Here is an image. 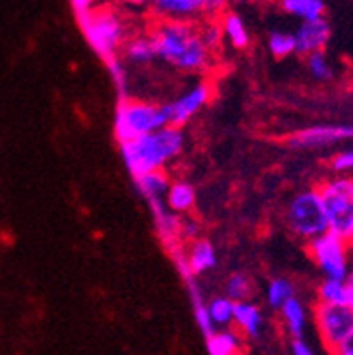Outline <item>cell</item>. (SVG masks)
<instances>
[{
  "instance_id": "obj_29",
  "label": "cell",
  "mask_w": 353,
  "mask_h": 355,
  "mask_svg": "<svg viewBox=\"0 0 353 355\" xmlns=\"http://www.w3.org/2000/svg\"><path fill=\"white\" fill-rule=\"evenodd\" d=\"M106 69H108L110 78H112L113 85L117 87V92L121 94L122 99L129 98L128 92V69H126V64L121 57H113V59L106 60Z\"/></svg>"
},
{
  "instance_id": "obj_26",
  "label": "cell",
  "mask_w": 353,
  "mask_h": 355,
  "mask_svg": "<svg viewBox=\"0 0 353 355\" xmlns=\"http://www.w3.org/2000/svg\"><path fill=\"white\" fill-rule=\"evenodd\" d=\"M209 316L216 329H226L233 324V311H235V302L230 301L226 295L212 297L207 302Z\"/></svg>"
},
{
  "instance_id": "obj_16",
  "label": "cell",
  "mask_w": 353,
  "mask_h": 355,
  "mask_svg": "<svg viewBox=\"0 0 353 355\" xmlns=\"http://www.w3.org/2000/svg\"><path fill=\"white\" fill-rule=\"evenodd\" d=\"M164 202L171 212L186 216L193 211L194 203H196V189L193 188V184L186 182V180H171Z\"/></svg>"
},
{
  "instance_id": "obj_14",
  "label": "cell",
  "mask_w": 353,
  "mask_h": 355,
  "mask_svg": "<svg viewBox=\"0 0 353 355\" xmlns=\"http://www.w3.org/2000/svg\"><path fill=\"white\" fill-rule=\"evenodd\" d=\"M264 313L257 304L251 301L235 302V311H233V324L235 331L249 340L260 338L264 331Z\"/></svg>"
},
{
  "instance_id": "obj_24",
  "label": "cell",
  "mask_w": 353,
  "mask_h": 355,
  "mask_svg": "<svg viewBox=\"0 0 353 355\" xmlns=\"http://www.w3.org/2000/svg\"><path fill=\"white\" fill-rule=\"evenodd\" d=\"M291 297H295V285L288 277H274L265 288V301L268 308L279 311Z\"/></svg>"
},
{
  "instance_id": "obj_20",
  "label": "cell",
  "mask_w": 353,
  "mask_h": 355,
  "mask_svg": "<svg viewBox=\"0 0 353 355\" xmlns=\"http://www.w3.org/2000/svg\"><path fill=\"white\" fill-rule=\"evenodd\" d=\"M184 283H186L187 292H189V301H191V308H193L194 322H196V325H198L203 338H209V336L216 331V327H214L212 320H210L209 309H207V301L202 293V288H200V285L196 283V277L187 279V282Z\"/></svg>"
},
{
  "instance_id": "obj_11",
  "label": "cell",
  "mask_w": 353,
  "mask_h": 355,
  "mask_svg": "<svg viewBox=\"0 0 353 355\" xmlns=\"http://www.w3.org/2000/svg\"><path fill=\"white\" fill-rule=\"evenodd\" d=\"M157 21H186L194 24L207 16V0H155L150 4Z\"/></svg>"
},
{
  "instance_id": "obj_2",
  "label": "cell",
  "mask_w": 353,
  "mask_h": 355,
  "mask_svg": "<svg viewBox=\"0 0 353 355\" xmlns=\"http://www.w3.org/2000/svg\"><path fill=\"white\" fill-rule=\"evenodd\" d=\"M186 138L180 128L164 125L154 133L121 145V157L131 177L150 172H164L182 154Z\"/></svg>"
},
{
  "instance_id": "obj_1",
  "label": "cell",
  "mask_w": 353,
  "mask_h": 355,
  "mask_svg": "<svg viewBox=\"0 0 353 355\" xmlns=\"http://www.w3.org/2000/svg\"><path fill=\"white\" fill-rule=\"evenodd\" d=\"M157 59L184 73H203L212 64V51L203 44L198 25L157 21L150 32Z\"/></svg>"
},
{
  "instance_id": "obj_31",
  "label": "cell",
  "mask_w": 353,
  "mask_h": 355,
  "mask_svg": "<svg viewBox=\"0 0 353 355\" xmlns=\"http://www.w3.org/2000/svg\"><path fill=\"white\" fill-rule=\"evenodd\" d=\"M200 35H202V41L210 51H214L216 48L221 44L223 41V32L221 25L216 24V21H203L202 25H198Z\"/></svg>"
},
{
  "instance_id": "obj_30",
  "label": "cell",
  "mask_w": 353,
  "mask_h": 355,
  "mask_svg": "<svg viewBox=\"0 0 353 355\" xmlns=\"http://www.w3.org/2000/svg\"><path fill=\"white\" fill-rule=\"evenodd\" d=\"M307 69L320 82H327L334 76V67L330 64L329 57L325 51H318V53L307 55Z\"/></svg>"
},
{
  "instance_id": "obj_33",
  "label": "cell",
  "mask_w": 353,
  "mask_h": 355,
  "mask_svg": "<svg viewBox=\"0 0 353 355\" xmlns=\"http://www.w3.org/2000/svg\"><path fill=\"white\" fill-rule=\"evenodd\" d=\"M200 237V225L191 218H182L180 221V241L194 242Z\"/></svg>"
},
{
  "instance_id": "obj_12",
  "label": "cell",
  "mask_w": 353,
  "mask_h": 355,
  "mask_svg": "<svg viewBox=\"0 0 353 355\" xmlns=\"http://www.w3.org/2000/svg\"><path fill=\"white\" fill-rule=\"evenodd\" d=\"M147 203L148 209H150L152 219H154L155 232L160 235L164 250L171 253V251L182 248V241H180V221H182V216L171 212L164 200H152V202Z\"/></svg>"
},
{
  "instance_id": "obj_5",
  "label": "cell",
  "mask_w": 353,
  "mask_h": 355,
  "mask_svg": "<svg viewBox=\"0 0 353 355\" xmlns=\"http://www.w3.org/2000/svg\"><path fill=\"white\" fill-rule=\"evenodd\" d=\"M316 189L325 209L329 232L353 246V177L329 179Z\"/></svg>"
},
{
  "instance_id": "obj_17",
  "label": "cell",
  "mask_w": 353,
  "mask_h": 355,
  "mask_svg": "<svg viewBox=\"0 0 353 355\" xmlns=\"http://www.w3.org/2000/svg\"><path fill=\"white\" fill-rule=\"evenodd\" d=\"M209 355H241L242 336L235 329H216L209 338H205Z\"/></svg>"
},
{
  "instance_id": "obj_21",
  "label": "cell",
  "mask_w": 353,
  "mask_h": 355,
  "mask_svg": "<svg viewBox=\"0 0 353 355\" xmlns=\"http://www.w3.org/2000/svg\"><path fill=\"white\" fill-rule=\"evenodd\" d=\"M170 177L166 172H150L145 175L135 177V188L147 202L152 200H164L168 188H170Z\"/></svg>"
},
{
  "instance_id": "obj_3",
  "label": "cell",
  "mask_w": 353,
  "mask_h": 355,
  "mask_svg": "<svg viewBox=\"0 0 353 355\" xmlns=\"http://www.w3.org/2000/svg\"><path fill=\"white\" fill-rule=\"evenodd\" d=\"M71 8L94 53L105 62L119 57V51L128 40V28L121 12L110 8H97L90 0H74Z\"/></svg>"
},
{
  "instance_id": "obj_7",
  "label": "cell",
  "mask_w": 353,
  "mask_h": 355,
  "mask_svg": "<svg viewBox=\"0 0 353 355\" xmlns=\"http://www.w3.org/2000/svg\"><path fill=\"white\" fill-rule=\"evenodd\" d=\"M350 246L334 234L320 235L315 241L307 242V253L313 258L315 266L322 270L325 279L346 282L350 274Z\"/></svg>"
},
{
  "instance_id": "obj_28",
  "label": "cell",
  "mask_w": 353,
  "mask_h": 355,
  "mask_svg": "<svg viewBox=\"0 0 353 355\" xmlns=\"http://www.w3.org/2000/svg\"><path fill=\"white\" fill-rule=\"evenodd\" d=\"M268 50L276 59H284L295 53V37L291 32L276 31L268 35Z\"/></svg>"
},
{
  "instance_id": "obj_22",
  "label": "cell",
  "mask_w": 353,
  "mask_h": 355,
  "mask_svg": "<svg viewBox=\"0 0 353 355\" xmlns=\"http://www.w3.org/2000/svg\"><path fill=\"white\" fill-rule=\"evenodd\" d=\"M221 32L223 37L228 40V43L232 44L233 48H237V50H244L248 48L249 44V32L248 27H246L244 20H242L241 16L237 12L233 11H226L221 18Z\"/></svg>"
},
{
  "instance_id": "obj_23",
  "label": "cell",
  "mask_w": 353,
  "mask_h": 355,
  "mask_svg": "<svg viewBox=\"0 0 353 355\" xmlns=\"http://www.w3.org/2000/svg\"><path fill=\"white\" fill-rule=\"evenodd\" d=\"M281 8L288 15L302 21H313L325 18V4L322 0H283Z\"/></svg>"
},
{
  "instance_id": "obj_8",
  "label": "cell",
  "mask_w": 353,
  "mask_h": 355,
  "mask_svg": "<svg viewBox=\"0 0 353 355\" xmlns=\"http://www.w3.org/2000/svg\"><path fill=\"white\" fill-rule=\"evenodd\" d=\"M313 318L320 340L332 354L341 348L353 332V313L346 306H327L316 302L313 308Z\"/></svg>"
},
{
  "instance_id": "obj_27",
  "label": "cell",
  "mask_w": 353,
  "mask_h": 355,
  "mask_svg": "<svg viewBox=\"0 0 353 355\" xmlns=\"http://www.w3.org/2000/svg\"><path fill=\"white\" fill-rule=\"evenodd\" d=\"M252 292V283L249 279L248 274L235 272L228 277V282L225 285V295L233 302L249 301Z\"/></svg>"
},
{
  "instance_id": "obj_6",
  "label": "cell",
  "mask_w": 353,
  "mask_h": 355,
  "mask_svg": "<svg viewBox=\"0 0 353 355\" xmlns=\"http://www.w3.org/2000/svg\"><path fill=\"white\" fill-rule=\"evenodd\" d=\"M286 225L291 234L307 242L329 232L318 189H304L290 200L286 207Z\"/></svg>"
},
{
  "instance_id": "obj_25",
  "label": "cell",
  "mask_w": 353,
  "mask_h": 355,
  "mask_svg": "<svg viewBox=\"0 0 353 355\" xmlns=\"http://www.w3.org/2000/svg\"><path fill=\"white\" fill-rule=\"evenodd\" d=\"M320 304L327 306H346L348 308V286L346 282L338 279H323L316 290Z\"/></svg>"
},
{
  "instance_id": "obj_19",
  "label": "cell",
  "mask_w": 353,
  "mask_h": 355,
  "mask_svg": "<svg viewBox=\"0 0 353 355\" xmlns=\"http://www.w3.org/2000/svg\"><path fill=\"white\" fill-rule=\"evenodd\" d=\"M279 313L288 334L293 340H304V332L307 329V309L299 297H291L290 301L279 309Z\"/></svg>"
},
{
  "instance_id": "obj_35",
  "label": "cell",
  "mask_w": 353,
  "mask_h": 355,
  "mask_svg": "<svg viewBox=\"0 0 353 355\" xmlns=\"http://www.w3.org/2000/svg\"><path fill=\"white\" fill-rule=\"evenodd\" d=\"M334 355H353V332L348 336V340L341 345V348Z\"/></svg>"
},
{
  "instance_id": "obj_13",
  "label": "cell",
  "mask_w": 353,
  "mask_h": 355,
  "mask_svg": "<svg viewBox=\"0 0 353 355\" xmlns=\"http://www.w3.org/2000/svg\"><path fill=\"white\" fill-rule=\"evenodd\" d=\"M330 34H332V28H330V24L325 18H320V20L313 21H302L297 27V31L293 32L297 53L313 55L318 53V51H323L327 44H329Z\"/></svg>"
},
{
  "instance_id": "obj_9",
  "label": "cell",
  "mask_w": 353,
  "mask_h": 355,
  "mask_svg": "<svg viewBox=\"0 0 353 355\" xmlns=\"http://www.w3.org/2000/svg\"><path fill=\"white\" fill-rule=\"evenodd\" d=\"M212 85L209 82H200L194 87H191L186 94L180 96L179 99H175V101L164 105L168 125L182 129V125H186L191 119L196 117L205 108L207 103L212 98Z\"/></svg>"
},
{
  "instance_id": "obj_10",
  "label": "cell",
  "mask_w": 353,
  "mask_h": 355,
  "mask_svg": "<svg viewBox=\"0 0 353 355\" xmlns=\"http://www.w3.org/2000/svg\"><path fill=\"white\" fill-rule=\"evenodd\" d=\"M353 125H313L288 138V145L299 150H313V148L330 147L352 140Z\"/></svg>"
},
{
  "instance_id": "obj_36",
  "label": "cell",
  "mask_w": 353,
  "mask_h": 355,
  "mask_svg": "<svg viewBox=\"0 0 353 355\" xmlns=\"http://www.w3.org/2000/svg\"><path fill=\"white\" fill-rule=\"evenodd\" d=\"M346 286H348V309L353 313V270H350Z\"/></svg>"
},
{
  "instance_id": "obj_18",
  "label": "cell",
  "mask_w": 353,
  "mask_h": 355,
  "mask_svg": "<svg viewBox=\"0 0 353 355\" xmlns=\"http://www.w3.org/2000/svg\"><path fill=\"white\" fill-rule=\"evenodd\" d=\"M122 50H124V59L129 64H136V66H145V64H150L157 59V50H155V43L152 40L150 32L135 35V37L128 40Z\"/></svg>"
},
{
  "instance_id": "obj_32",
  "label": "cell",
  "mask_w": 353,
  "mask_h": 355,
  "mask_svg": "<svg viewBox=\"0 0 353 355\" xmlns=\"http://www.w3.org/2000/svg\"><path fill=\"white\" fill-rule=\"evenodd\" d=\"M330 166L334 172L346 173L353 172V148H348V150H343V153H338L332 161H330Z\"/></svg>"
},
{
  "instance_id": "obj_4",
  "label": "cell",
  "mask_w": 353,
  "mask_h": 355,
  "mask_svg": "<svg viewBox=\"0 0 353 355\" xmlns=\"http://www.w3.org/2000/svg\"><path fill=\"white\" fill-rule=\"evenodd\" d=\"M168 125L164 105H154L138 99H121L113 119V133L119 144H128L136 138L154 133Z\"/></svg>"
},
{
  "instance_id": "obj_15",
  "label": "cell",
  "mask_w": 353,
  "mask_h": 355,
  "mask_svg": "<svg viewBox=\"0 0 353 355\" xmlns=\"http://www.w3.org/2000/svg\"><path fill=\"white\" fill-rule=\"evenodd\" d=\"M186 258L191 274L194 277L203 276V274H207L209 270H212L214 267L218 266L216 248L207 239H196L194 242H191L189 248L186 250Z\"/></svg>"
},
{
  "instance_id": "obj_34",
  "label": "cell",
  "mask_w": 353,
  "mask_h": 355,
  "mask_svg": "<svg viewBox=\"0 0 353 355\" xmlns=\"http://www.w3.org/2000/svg\"><path fill=\"white\" fill-rule=\"evenodd\" d=\"M291 355H315V352L304 340H293L291 341Z\"/></svg>"
}]
</instances>
